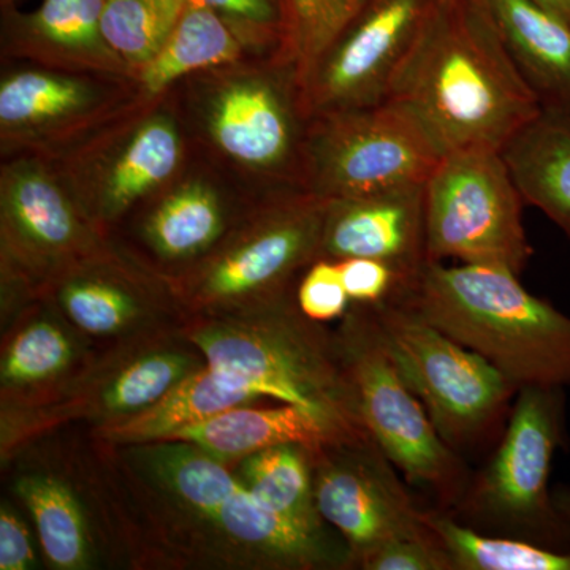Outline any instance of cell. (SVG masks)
Instances as JSON below:
<instances>
[{"instance_id": "obj_6", "label": "cell", "mask_w": 570, "mask_h": 570, "mask_svg": "<svg viewBox=\"0 0 570 570\" xmlns=\"http://www.w3.org/2000/svg\"><path fill=\"white\" fill-rule=\"evenodd\" d=\"M239 63L212 78L204 105L209 140L225 159L276 189L302 187L309 119L298 73L273 56L249 69Z\"/></svg>"}, {"instance_id": "obj_21", "label": "cell", "mask_w": 570, "mask_h": 570, "mask_svg": "<svg viewBox=\"0 0 570 570\" xmlns=\"http://www.w3.org/2000/svg\"><path fill=\"white\" fill-rule=\"evenodd\" d=\"M499 153L524 204L570 238V119L540 111Z\"/></svg>"}, {"instance_id": "obj_15", "label": "cell", "mask_w": 570, "mask_h": 570, "mask_svg": "<svg viewBox=\"0 0 570 570\" xmlns=\"http://www.w3.org/2000/svg\"><path fill=\"white\" fill-rule=\"evenodd\" d=\"M385 460L371 452L335 461L314 483L318 513L347 539L360 562L392 540L433 534Z\"/></svg>"}, {"instance_id": "obj_23", "label": "cell", "mask_w": 570, "mask_h": 570, "mask_svg": "<svg viewBox=\"0 0 570 570\" xmlns=\"http://www.w3.org/2000/svg\"><path fill=\"white\" fill-rule=\"evenodd\" d=\"M225 209L219 190L205 178L176 183L146 223V238L160 257L186 261L219 242Z\"/></svg>"}, {"instance_id": "obj_37", "label": "cell", "mask_w": 570, "mask_h": 570, "mask_svg": "<svg viewBox=\"0 0 570 570\" xmlns=\"http://www.w3.org/2000/svg\"><path fill=\"white\" fill-rule=\"evenodd\" d=\"M33 551L29 532L10 510L0 513V569L24 570L31 568Z\"/></svg>"}, {"instance_id": "obj_2", "label": "cell", "mask_w": 570, "mask_h": 570, "mask_svg": "<svg viewBox=\"0 0 570 570\" xmlns=\"http://www.w3.org/2000/svg\"><path fill=\"white\" fill-rule=\"evenodd\" d=\"M400 296L513 387H569L570 317L530 294L509 268L428 262Z\"/></svg>"}, {"instance_id": "obj_9", "label": "cell", "mask_w": 570, "mask_h": 570, "mask_svg": "<svg viewBox=\"0 0 570 570\" xmlns=\"http://www.w3.org/2000/svg\"><path fill=\"white\" fill-rule=\"evenodd\" d=\"M348 377L366 434L409 482L455 497L460 461L393 362L374 317L346 336Z\"/></svg>"}, {"instance_id": "obj_36", "label": "cell", "mask_w": 570, "mask_h": 570, "mask_svg": "<svg viewBox=\"0 0 570 570\" xmlns=\"http://www.w3.org/2000/svg\"><path fill=\"white\" fill-rule=\"evenodd\" d=\"M216 10L253 33L275 55L281 39V14L276 0H193Z\"/></svg>"}, {"instance_id": "obj_13", "label": "cell", "mask_w": 570, "mask_h": 570, "mask_svg": "<svg viewBox=\"0 0 570 570\" xmlns=\"http://www.w3.org/2000/svg\"><path fill=\"white\" fill-rule=\"evenodd\" d=\"M562 389H520L501 448L475 489V504L512 527H564L550 497L553 456L562 438Z\"/></svg>"}, {"instance_id": "obj_38", "label": "cell", "mask_w": 570, "mask_h": 570, "mask_svg": "<svg viewBox=\"0 0 570 570\" xmlns=\"http://www.w3.org/2000/svg\"><path fill=\"white\" fill-rule=\"evenodd\" d=\"M554 509L570 534V489L558 490L553 494Z\"/></svg>"}, {"instance_id": "obj_33", "label": "cell", "mask_w": 570, "mask_h": 570, "mask_svg": "<svg viewBox=\"0 0 570 570\" xmlns=\"http://www.w3.org/2000/svg\"><path fill=\"white\" fill-rule=\"evenodd\" d=\"M348 302L337 262L326 257L314 262L298 288L303 316L316 322L333 321L343 316Z\"/></svg>"}, {"instance_id": "obj_27", "label": "cell", "mask_w": 570, "mask_h": 570, "mask_svg": "<svg viewBox=\"0 0 570 570\" xmlns=\"http://www.w3.org/2000/svg\"><path fill=\"white\" fill-rule=\"evenodd\" d=\"M17 491L31 510L48 561L58 569H81L88 562L89 538L73 493L45 475L21 479Z\"/></svg>"}, {"instance_id": "obj_31", "label": "cell", "mask_w": 570, "mask_h": 570, "mask_svg": "<svg viewBox=\"0 0 570 570\" xmlns=\"http://www.w3.org/2000/svg\"><path fill=\"white\" fill-rule=\"evenodd\" d=\"M73 347L66 333L48 321L24 326L11 341L2 362L3 385L24 387L58 376L70 365Z\"/></svg>"}, {"instance_id": "obj_5", "label": "cell", "mask_w": 570, "mask_h": 570, "mask_svg": "<svg viewBox=\"0 0 570 570\" xmlns=\"http://www.w3.org/2000/svg\"><path fill=\"white\" fill-rule=\"evenodd\" d=\"M523 198L497 149L442 157L425 184L428 262L497 265L520 275L532 257Z\"/></svg>"}, {"instance_id": "obj_17", "label": "cell", "mask_w": 570, "mask_h": 570, "mask_svg": "<svg viewBox=\"0 0 570 570\" xmlns=\"http://www.w3.org/2000/svg\"><path fill=\"white\" fill-rule=\"evenodd\" d=\"M107 0H41L31 13L3 10V45L10 55L48 69L134 80L102 32Z\"/></svg>"}, {"instance_id": "obj_18", "label": "cell", "mask_w": 570, "mask_h": 570, "mask_svg": "<svg viewBox=\"0 0 570 570\" xmlns=\"http://www.w3.org/2000/svg\"><path fill=\"white\" fill-rule=\"evenodd\" d=\"M543 112L570 119V26L535 0H485Z\"/></svg>"}, {"instance_id": "obj_3", "label": "cell", "mask_w": 570, "mask_h": 570, "mask_svg": "<svg viewBox=\"0 0 570 570\" xmlns=\"http://www.w3.org/2000/svg\"><path fill=\"white\" fill-rule=\"evenodd\" d=\"M444 156L397 100L324 112L307 122L299 186L324 200L425 186Z\"/></svg>"}, {"instance_id": "obj_24", "label": "cell", "mask_w": 570, "mask_h": 570, "mask_svg": "<svg viewBox=\"0 0 570 570\" xmlns=\"http://www.w3.org/2000/svg\"><path fill=\"white\" fill-rule=\"evenodd\" d=\"M209 517L232 539L268 551L277 560L299 566L324 560L321 531L266 508L245 485Z\"/></svg>"}, {"instance_id": "obj_34", "label": "cell", "mask_w": 570, "mask_h": 570, "mask_svg": "<svg viewBox=\"0 0 570 570\" xmlns=\"http://www.w3.org/2000/svg\"><path fill=\"white\" fill-rule=\"evenodd\" d=\"M367 570H450L448 551L436 535L392 540L367 554L362 561Z\"/></svg>"}, {"instance_id": "obj_14", "label": "cell", "mask_w": 570, "mask_h": 570, "mask_svg": "<svg viewBox=\"0 0 570 570\" xmlns=\"http://www.w3.org/2000/svg\"><path fill=\"white\" fill-rule=\"evenodd\" d=\"M3 246L26 265L69 266L94 249L91 217L43 156L20 154L0 174Z\"/></svg>"}, {"instance_id": "obj_39", "label": "cell", "mask_w": 570, "mask_h": 570, "mask_svg": "<svg viewBox=\"0 0 570 570\" xmlns=\"http://www.w3.org/2000/svg\"><path fill=\"white\" fill-rule=\"evenodd\" d=\"M535 2L570 26V0H535Z\"/></svg>"}, {"instance_id": "obj_20", "label": "cell", "mask_w": 570, "mask_h": 570, "mask_svg": "<svg viewBox=\"0 0 570 570\" xmlns=\"http://www.w3.org/2000/svg\"><path fill=\"white\" fill-rule=\"evenodd\" d=\"M170 439L193 444L217 459L249 456L281 444H299L317 450L347 441L324 419L285 403L269 409L232 407L197 425L179 430Z\"/></svg>"}, {"instance_id": "obj_16", "label": "cell", "mask_w": 570, "mask_h": 570, "mask_svg": "<svg viewBox=\"0 0 570 570\" xmlns=\"http://www.w3.org/2000/svg\"><path fill=\"white\" fill-rule=\"evenodd\" d=\"M321 257L384 262L407 288L428 264L425 186L328 200Z\"/></svg>"}, {"instance_id": "obj_12", "label": "cell", "mask_w": 570, "mask_h": 570, "mask_svg": "<svg viewBox=\"0 0 570 570\" xmlns=\"http://www.w3.org/2000/svg\"><path fill=\"white\" fill-rule=\"evenodd\" d=\"M132 81L41 66L10 71L0 81L3 153L45 156L110 124Z\"/></svg>"}, {"instance_id": "obj_22", "label": "cell", "mask_w": 570, "mask_h": 570, "mask_svg": "<svg viewBox=\"0 0 570 570\" xmlns=\"http://www.w3.org/2000/svg\"><path fill=\"white\" fill-rule=\"evenodd\" d=\"M258 397L245 385L214 373L208 366L194 371L156 404L107 428V436L119 442L170 439L179 430L243 406Z\"/></svg>"}, {"instance_id": "obj_29", "label": "cell", "mask_w": 570, "mask_h": 570, "mask_svg": "<svg viewBox=\"0 0 570 570\" xmlns=\"http://www.w3.org/2000/svg\"><path fill=\"white\" fill-rule=\"evenodd\" d=\"M189 0H107L102 32L134 78L164 47Z\"/></svg>"}, {"instance_id": "obj_8", "label": "cell", "mask_w": 570, "mask_h": 570, "mask_svg": "<svg viewBox=\"0 0 570 570\" xmlns=\"http://www.w3.org/2000/svg\"><path fill=\"white\" fill-rule=\"evenodd\" d=\"M438 0H365L303 75L307 119L389 100Z\"/></svg>"}, {"instance_id": "obj_19", "label": "cell", "mask_w": 570, "mask_h": 570, "mask_svg": "<svg viewBox=\"0 0 570 570\" xmlns=\"http://www.w3.org/2000/svg\"><path fill=\"white\" fill-rule=\"evenodd\" d=\"M247 48L268 50L216 10L189 0L164 47L135 75L138 97L151 102L183 78L239 63Z\"/></svg>"}, {"instance_id": "obj_26", "label": "cell", "mask_w": 570, "mask_h": 570, "mask_svg": "<svg viewBox=\"0 0 570 570\" xmlns=\"http://www.w3.org/2000/svg\"><path fill=\"white\" fill-rule=\"evenodd\" d=\"M305 445L281 444L247 456L242 483L266 508L321 531Z\"/></svg>"}, {"instance_id": "obj_4", "label": "cell", "mask_w": 570, "mask_h": 570, "mask_svg": "<svg viewBox=\"0 0 570 570\" xmlns=\"http://www.w3.org/2000/svg\"><path fill=\"white\" fill-rule=\"evenodd\" d=\"M209 370L257 396L295 404L324 419L347 441L370 438L351 377L316 335L294 317L262 326L212 325L194 336Z\"/></svg>"}, {"instance_id": "obj_40", "label": "cell", "mask_w": 570, "mask_h": 570, "mask_svg": "<svg viewBox=\"0 0 570 570\" xmlns=\"http://www.w3.org/2000/svg\"><path fill=\"white\" fill-rule=\"evenodd\" d=\"M20 0H2V9H14Z\"/></svg>"}, {"instance_id": "obj_25", "label": "cell", "mask_w": 570, "mask_h": 570, "mask_svg": "<svg viewBox=\"0 0 570 570\" xmlns=\"http://www.w3.org/2000/svg\"><path fill=\"white\" fill-rule=\"evenodd\" d=\"M59 303L78 328L96 336L121 332L140 314V302L130 284L85 257L80 265H69V275L59 287Z\"/></svg>"}, {"instance_id": "obj_7", "label": "cell", "mask_w": 570, "mask_h": 570, "mask_svg": "<svg viewBox=\"0 0 570 570\" xmlns=\"http://www.w3.org/2000/svg\"><path fill=\"white\" fill-rule=\"evenodd\" d=\"M379 332L401 376L438 433L459 444L478 433L512 395V382L404 303H377Z\"/></svg>"}, {"instance_id": "obj_35", "label": "cell", "mask_w": 570, "mask_h": 570, "mask_svg": "<svg viewBox=\"0 0 570 570\" xmlns=\"http://www.w3.org/2000/svg\"><path fill=\"white\" fill-rule=\"evenodd\" d=\"M341 277L352 302L377 305L397 296L406 284L395 268L374 258H344L337 261Z\"/></svg>"}, {"instance_id": "obj_10", "label": "cell", "mask_w": 570, "mask_h": 570, "mask_svg": "<svg viewBox=\"0 0 570 570\" xmlns=\"http://www.w3.org/2000/svg\"><path fill=\"white\" fill-rule=\"evenodd\" d=\"M328 200L302 187L276 189L246 228L195 272L198 302L225 305L275 294L296 269L321 257Z\"/></svg>"}, {"instance_id": "obj_28", "label": "cell", "mask_w": 570, "mask_h": 570, "mask_svg": "<svg viewBox=\"0 0 570 570\" xmlns=\"http://www.w3.org/2000/svg\"><path fill=\"white\" fill-rule=\"evenodd\" d=\"M423 519L460 570H570V553H560L515 539L491 538L461 527L441 513Z\"/></svg>"}, {"instance_id": "obj_30", "label": "cell", "mask_w": 570, "mask_h": 570, "mask_svg": "<svg viewBox=\"0 0 570 570\" xmlns=\"http://www.w3.org/2000/svg\"><path fill=\"white\" fill-rule=\"evenodd\" d=\"M193 373L189 356L175 352L142 356L112 379L102 396L104 409L116 417H130L163 400Z\"/></svg>"}, {"instance_id": "obj_11", "label": "cell", "mask_w": 570, "mask_h": 570, "mask_svg": "<svg viewBox=\"0 0 570 570\" xmlns=\"http://www.w3.org/2000/svg\"><path fill=\"white\" fill-rule=\"evenodd\" d=\"M132 118L92 135L59 168L89 217L116 219L181 170L184 140L174 116L153 111Z\"/></svg>"}, {"instance_id": "obj_32", "label": "cell", "mask_w": 570, "mask_h": 570, "mask_svg": "<svg viewBox=\"0 0 570 570\" xmlns=\"http://www.w3.org/2000/svg\"><path fill=\"white\" fill-rule=\"evenodd\" d=\"M164 478L186 504L208 517L243 487L242 480L209 459V453L204 450L168 456Z\"/></svg>"}, {"instance_id": "obj_1", "label": "cell", "mask_w": 570, "mask_h": 570, "mask_svg": "<svg viewBox=\"0 0 570 570\" xmlns=\"http://www.w3.org/2000/svg\"><path fill=\"white\" fill-rule=\"evenodd\" d=\"M389 99L411 108L445 154L501 151L542 111L485 0H438Z\"/></svg>"}]
</instances>
